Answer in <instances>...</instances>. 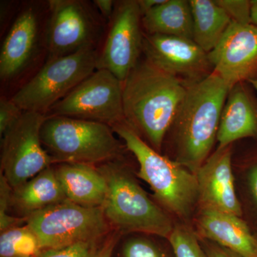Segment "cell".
<instances>
[{"label": "cell", "instance_id": "f546056e", "mask_svg": "<svg viewBox=\"0 0 257 257\" xmlns=\"http://www.w3.org/2000/svg\"><path fill=\"white\" fill-rule=\"evenodd\" d=\"M199 240L208 257H243L208 240Z\"/></svg>", "mask_w": 257, "mask_h": 257}, {"label": "cell", "instance_id": "30bf717a", "mask_svg": "<svg viewBox=\"0 0 257 257\" xmlns=\"http://www.w3.org/2000/svg\"><path fill=\"white\" fill-rule=\"evenodd\" d=\"M142 19L138 0L116 3L110 28L98 55L97 69H106L124 82L143 53Z\"/></svg>", "mask_w": 257, "mask_h": 257}, {"label": "cell", "instance_id": "1f68e13d", "mask_svg": "<svg viewBox=\"0 0 257 257\" xmlns=\"http://www.w3.org/2000/svg\"><path fill=\"white\" fill-rule=\"evenodd\" d=\"M115 2L111 0H95L94 1L96 8L101 12V15L105 18L111 20L114 14Z\"/></svg>", "mask_w": 257, "mask_h": 257}, {"label": "cell", "instance_id": "7402d4cb", "mask_svg": "<svg viewBox=\"0 0 257 257\" xmlns=\"http://www.w3.org/2000/svg\"><path fill=\"white\" fill-rule=\"evenodd\" d=\"M42 250L38 236L28 225L12 228L0 235V257H37Z\"/></svg>", "mask_w": 257, "mask_h": 257}, {"label": "cell", "instance_id": "603a6c76", "mask_svg": "<svg viewBox=\"0 0 257 257\" xmlns=\"http://www.w3.org/2000/svg\"><path fill=\"white\" fill-rule=\"evenodd\" d=\"M168 240L175 257H208L191 224L176 222Z\"/></svg>", "mask_w": 257, "mask_h": 257}, {"label": "cell", "instance_id": "d4e9b609", "mask_svg": "<svg viewBox=\"0 0 257 257\" xmlns=\"http://www.w3.org/2000/svg\"><path fill=\"white\" fill-rule=\"evenodd\" d=\"M99 241H82L64 247L43 249L37 257H90Z\"/></svg>", "mask_w": 257, "mask_h": 257}, {"label": "cell", "instance_id": "e575fe53", "mask_svg": "<svg viewBox=\"0 0 257 257\" xmlns=\"http://www.w3.org/2000/svg\"><path fill=\"white\" fill-rule=\"evenodd\" d=\"M251 86H252L253 89H255V91L257 92V79H254V80L250 81L248 82Z\"/></svg>", "mask_w": 257, "mask_h": 257}, {"label": "cell", "instance_id": "7c38bea8", "mask_svg": "<svg viewBox=\"0 0 257 257\" xmlns=\"http://www.w3.org/2000/svg\"><path fill=\"white\" fill-rule=\"evenodd\" d=\"M46 30L49 60L94 47L97 23L84 2L51 0Z\"/></svg>", "mask_w": 257, "mask_h": 257}, {"label": "cell", "instance_id": "ba28073f", "mask_svg": "<svg viewBox=\"0 0 257 257\" xmlns=\"http://www.w3.org/2000/svg\"><path fill=\"white\" fill-rule=\"evenodd\" d=\"M123 82L97 69L55 104L46 116H66L112 126L124 121Z\"/></svg>", "mask_w": 257, "mask_h": 257}, {"label": "cell", "instance_id": "cb8c5ba5", "mask_svg": "<svg viewBox=\"0 0 257 257\" xmlns=\"http://www.w3.org/2000/svg\"><path fill=\"white\" fill-rule=\"evenodd\" d=\"M13 188L10 187L7 179L3 175H0V231H7L12 228L22 226L26 223V217H17L8 214L11 207Z\"/></svg>", "mask_w": 257, "mask_h": 257}, {"label": "cell", "instance_id": "e0dca14e", "mask_svg": "<svg viewBox=\"0 0 257 257\" xmlns=\"http://www.w3.org/2000/svg\"><path fill=\"white\" fill-rule=\"evenodd\" d=\"M39 18L32 8L22 11L5 37L0 52V77L13 79L31 59L38 38Z\"/></svg>", "mask_w": 257, "mask_h": 257}, {"label": "cell", "instance_id": "3957f363", "mask_svg": "<svg viewBox=\"0 0 257 257\" xmlns=\"http://www.w3.org/2000/svg\"><path fill=\"white\" fill-rule=\"evenodd\" d=\"M138 160L137 176L150 186L159 204L179 222L190 224L198 207L196 175L144 141L124 121L111 126Z\"/></svg>", "mask_w": 257, "mask_h": 257}, {"label": "cell", "instance_id": "44dd1931", "mask_svg": "<svg viewBox=\"0 0 257 257\" xmlns=\"http://www.w3.org/2000/svg\"><path fill=\"white\" fill-rule=\"evenodd\" d=\"M193 41L209 54L217 46L231 23L215 0H190Z\"/></svg>", "mask_w": 257, "mask_h": 257}, {"label": "cell", "instance_id": "d6986e66", "mask_svg": "<svg viewBox=\"0 0 257 257\" xmlns=\"http://www.w3.org/2000/svg\"><path fill=\"white\" fill-rule=\"evenodd\" d=\"M65 199V194L56 175L55 167L52 165L13 189L11 207L23 217H28Z\"/></svg>", "mask_w": 257, "mask_h": 257}, {"label": "cell", "instance_id": "52a82bcc", "mask_svg": "<svg viewBox=\"0 0 257 257\" xmlns=\"http://www.w3.org/2000/svg\"><path fill=\"white\" fill-rule=\"evenodd\" d=\"M27 218L43 249L99 241L111 229L102 207H86L65 199Z\"/></svg>", "mask_w": 257, "mask_h": 257}, {"label": "cell", "instance_id": "277c9868", "mask_svg": "<svg viewBox=\"0 0 257 257\" xmlns=\"http://www.w3.org/2000/svg\"><path fill=\"white\" fill-rule=\"evenodd\" d=\"M97 168L106 184L101 207L115 232L144 233L168 239L175 222L168 212L148 197L130 167L118 160L101 164Z\"/></svg>", "mask_w": 257, "mask_h": 257}, {"label": "cell", "instance_id": "484cf974", "mask_svg": "<svg viewBox=\"0 0 257 257\" xmlns=\"http://www.w3.org/2000/svg\"><path fill=\"white\" fill-rule=\"evenodd\" d=\"M234 23L251 24V1L248 0H215Z\"/></svg>", "mask_w": 257, "mask_h": 257}, {"label": "cell", "instance_id": "2e32d148", "mask_svg": "<svg viewBox=\"0 0 257 257\" xmlns=\"http://www.w3.org/2000/svg\"><path fill=\"white\" fill-rule=\"evenodd\" d=\"M257 140V95L248 82H240L230 89L217 135V147L233 145L241 139Z\"/></svg>", "mask_w": 257, "mask_h": 257}, {"label": "cell", "instance_id": "8fae6325", "mask_svg": "<svg viewBox=\"0 0 257 257\" xmlns=\"http://www.w3.org/2000/svg\"><path fill=\"white\" fill-rule=\"evenodd\" d=\"M143 54L147 60L187 87L202 82L214 72L208 53L190 39L144 32Z\"/></svg>", "mask_w": 257, "mask_h": 257}, {"label": "cell", "instance_id": "9a60e30c", "mask_svg": "<svg viewBox=\"0 0 257 257\" xmlns=\"http://www.w3.org/2000/svg\"><path fill=\"white\" fill-rule=\"evenodd\" d=\"M194 231L206 239L243 257H257V237L241 216L209 209H197Z\"/></svg>", "mask_w": 257, "mask_h": 257}, {"label": "cell", "instance_id": "5b68a950", "mask_svg": "<svg viewBox=\"0 0 257 257\" xmlns=\"http://www.w3.org/2000/svg\"><path fill=\"white\" fill-rule=\"evenodd\" d=\"M41 140L54 164L101 165L122 160L126 149L109 125L66 116H46Z\"/></svg>", "mask_w": 257, "mask_h": 257}, {"label": "cell", "instance_id": "8992f818", "mask_svg": "<svg viewBox=\"0 0 257 257\" xmlns=\"http://www.w3.org/2000/svg\"><path fill=\"white\" fill-rule=\"evenodd\" d=\"M97 59L98 54L92 47L49 60L11 99L24 111L46 115L52 106L97 69Z\"/></svg>", "mask_w": 257, "mask_h": 257}, {"label": "cell", "instance_id": "f1b7e54d", "mask_svg": "<svg viewBox=\"0 0 257 257\" xmlns=\"http://www.w3.org/2000/svg\"><path fill=\"white\" fill-rule=\"evenodd\" d=\"M248 159L247 185L250 196L257 209V148L255 149Z\"/></svg>", "mask_w": 257, "mask_h": 257}, {"label": "cell", "instance_id": "9c48e42d", "mask_svg": "<svg viewBox=\"0 0 257 257\" xmlns=\"http://www.w3.org/2000/svg\"><path fill=\"white\" fill-rule=\"evenodd\" d=\"M45 119L41 113L24 111L1 138V174L13 189L55 165L42 143Z\"/></svg>", "mask_w": 257, "mask_h": 257}, {"label": "cell", "instance_id": "d6a6232c", "mask_svg": "<svg viewBox=\"0 0 257 257\" xmlns=\"http://www.w3.org/2000/svg\"><path fill=\"white\" fill-rule=\"evenodd\" d=\"M165 1L166 0H138V3L143 16L153 8L163 4Z\"/></svg>", "mask_w": 257, "mask_h": 257}, {"label": "cell", "instance_id": "5bb4252c", "mask_svg": "<svg viewBox=\"0 0 257 257\" xmlns=\"http://www.w3.org/2000/svg\"><path fill=\"white\" fill-rule=\"evenodd\" d=\"M233 145L217 147L195 174L197 209H209L242 216L232 170Z\"/></svg>", "mask_w": 257, "mask_h": 257}, {"label": "cell", "instance_id": "ffe728a7", "mask_svg": "<svg viewBox=\"0 0 257 257\" xmlns=\"http://www.w3.org/2000/svg\"><path fill=\"white\" fill-rule=\"evenodd\" d=\"M145 33L182 37L192 40L193 20L187 0H166L142 19Z\"/></svg>", "mask_w": 257, "mask_h": 257}, {"label": "cell", "instance_id": "83f0119b", "mask_svg": "<svg viewBox=\"0 0 257 257\" xmlns=\"http://www.w3.org/2000/svg\"><path fill=\"white\" fill-rule=\"evenodd\" d=\"M24 111L12 99H0V135L1 138L21 117Z\"/></svg>", "mask_w": 257, "mask_h": 257}, {"label": "cell", "instance_id": "4fadbf2b", "mask_svg": "<svg viewBox=\"0 0 257 257\" xmlns=\"http://www.w3.org/2000/svg\"><path fill=\"white\" fill-rule=\"evenodd\" d=\"M208 56L214 72L230 89L238 83L257 79V27L231 22Z\"/></svg>", "mask_w": 257, "mask_h": 257}, {"label": "cell", "instance_id": "4316f807", "mask_svg": "<svg viewBox=\"0 0 257 257\" xmlns=\"http://www.w3.org/2000/svg\"><path fill=\"white\" fill-rule=\"evenodd\" d=\"M124 257H164L159 248L150 240L133 238L128 240L123 248Z\"/></svg>", "mask_w": 257, "mask_h": 257}, {"label": "cell", "instance_id": "7a4b0ae2", "mask_svg": "<svg viewBox=\"0 0 257 257\" xmlns=\"http://www.w3.org/2000/svg\"><path fill=\"white\" fill-rule=\"evenodd\" d=\"M187 87L145 58L123 82L124 121L150 147L162 153Z\"/></svg>", "mask_w": 257, "mask_h": 257}, {"label": "cell", "instance_id": "6da1fadb", "mask_svg": "<svg viewBox=\"0 0 257 257\" xmlns=\"http://www.w3.org/2000/svg\"><path fill=\"white\" fill-rule=\"evenodd\" d=\"M230 89L214 71L202 82L187 87L166 135L164 145H167L171 160L194 175L212 154Z\"/></svg>", "mask_w": 257, "mask_h": 257}, {"label": "cell", "instance_id": "836d02e7", "mask_svg": "<svg viewBox=\"0 0 257 257\" xmlns=\"http://www.w3.org/2000/svg\"><path fill=\"white\" fill-rule=\"evenodd\" d=\"M251 22L257 27V0H251Z\"/></svg>", "mask_w": 257, "mask_h": 257}, {"label": "cell", "instance_id": "4dcf8cb0", "mask_svg": "<svg viewBox=\"0 0 257 257\" xmlns=\"http://www.w3.org/2000/svg\"><path fill=\"white\" fill-rule=\"evenodd\" d=\"M118 240V233L109 235L101 243L100 246H97L90 257H111L113 250Z\"/></svg>", "mask_w": 257, "mask_h": 257}, {"label": "cell", "instance_id": "ac0fdd59", "mask_svg": "<svg viewBox=\"0 0 257 257\" xmlns=\"http://www.w3.org/2000/svg\"><path fill=\"white\" fill-rule=\"evenodd\" d=\"M56 175L66 199L86 207H101L106 194V184L95 166L62 163L55 167Z\"/></svg>", "mask_w": 257, "mask_h": 257}]
</instances>
